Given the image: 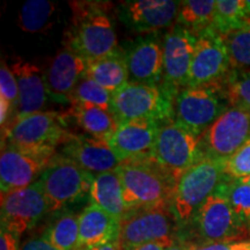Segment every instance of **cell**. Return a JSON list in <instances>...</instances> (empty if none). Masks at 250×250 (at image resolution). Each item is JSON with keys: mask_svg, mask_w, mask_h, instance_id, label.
Instances as JSON below:
<instances>
[{"mask_svg": "<svg viewBox=\"0 0 250 250\" xmlns=\"http://www.w3.org/2000/svg\"><path fill=\"white\" fill-rule=\"evenodd\" d=\"M223 83L186 87L176 95L174 121L201 137L225 111L229 109Z\"/></svg>", "mask_w": 250, "mask_h": 250, "instance_id": "obj_5", "label": "cell"}, {"mask_svg": "<svg viewBox=\"0 0 250 250\" xmlns=\"http://www.w3.org/2000/svg\"><path fill=\"white\" fill-rule=\"evenodd\" d=\"M220 37L227 49L232 67L250 71V21Z\"/></svg>", "mask_w": 250, "mask_h": 250, "instance_id": "obj_31", "label": "cell"}, {"mask_svg": "<svg viewBox=\"0 0 250 250\" xmlns=\"http://www.w3.org/2000/svg\"><path fill=\"white\" fill-rule=\"evenodd\" d=\"M2 133L6 146L20 148L55 147L73 134L66 130L64 116L55 111H41L9 124Z\"/></svg>", "mask_w": 250, "mask_h": 250, "instance_id": "obj_8", "label": "cell"}, {"mask_svg": "<svg viewBox=\"0 0 250 250\" xmlns=\"http://www.w3.org/2000/svg\"><path fill=\"white\" fill-rule=\"evenodd\" d=\"M68 116L76 121L83 132L99 139L108 140L120 125L111 110L87 103H71Z\"/></svg>", "mask_w": 250, "mask_h": 250, "instance_id": "obj_23", "label": "cell"}, {"mask_svg": "<svg viewBox=\"0 0 250 250\" xmlns=\"http://www.w3.org/2000/svg\"><path fill=\"white\" fill-rule=\"evenodd\" d=\"M153 160L177 180L184 171L203 160L199 137L177 122H166L159 127Z\"/></svg>", "mask_w": 250, "mask_h": 250, "instance_id": "obj_7", "label": "cell"}, {"mask_svg": "<svg viewBox=\"0 0 250 250\" xmlns=\"http://www.w3.org/2000/svg\"><path fill=\"white\" fill-rule=\"evenodd\" d=\"M177 219L168 206L138 208L125 213L121 220L118 246L133 250L146 243L173 239Z\"/></svg>", "mask_w": 250, "mask_h": 250, "instance_id": "obj_10", "label": "cell"}, {"mask_svg": "<svg viewBox=\"0 0 250 250\" xmlns=\"http://www.w3.org/2000/svg\"><path fill=\"white\" fill-rule=\"evenodd\" d=\"M116 171L126 212L171 204L176 179L153 159L124 162Z\"/></svg>", "mask_w": 250, "mask_h": 250, "instance_id": "obj_1", "label": "cell"}, {"mask_svg": "<svg viewBox=\"0 0 250 250\" xmlns=\"http://www.w3.org/2000/svg\"><path fill=\"white\" fill-rule=\"evenodd\" d=\"M167 250H189V243L174 242Z\"/></svg>", "mask_w": 250, "mask_h": 250, "instance_id": "obj_41", "label": "cell"}, {"mask_svg": "<svg viewBox=\"0 0 250 250\" xmlns=\"http://www.w3.org/2000/svg\"><path fill=\"white\" fill-rule=\"evenodd\" d=\"M192 221L197 235L204 243H227L246 232L219 188L203 203Z\"/></svg>", "mask_w": 250, "mask_h": 250, "instance_id": "obj_13", "label": "cell"}, {"mask_svg": "<svg viewBox=\"0 0 250 250\" xmlns=\"http://www.w3.org/2000/svg\"><path fill=\"white\" fill-rule=\"evenodd\" d=\"M0 99H4L13 107V110L18 103L19 88L13 71L5 61L1 62L0 68Z\"/></svg>", "mask_w": 250, "mask_h": 250, "instance_id": "obj_35", "label": "cell"}, {"mask_svg": "<svg viewBox=\"0 0 250 250\" xmlns=\"http://www.w3.org/2000/svg\"><path fill=\"white\" fill-rule=\"evenodd\" d=\"M55 147L2 148L0 155L1 193L23 189L36 182L55 158Z\"/></svg>", "mask_w": 250, "mask_h": 250, "instance_id": "obj_11", "label": "cell"}, {"mask_svg": "<svg viewBox=\"0 0 250 250\" xmlns=\"http://www.w3.org/2000/svg\"><path fill=\"white\" fill-rule=\"evenodd\" d=\"M86 72V61L73 50L65 48L55 56L45 73L49 96L62 103H71L76 87Z\"/></svg>", "mask_w": 250, "mask_h": 250, "instance_id": "obj_20", "label": "cell"}, {"mask_svg": "<svg viewBox=\"0 0 250 250\" xmlns=\"http://www.w3.org/2000/svg\"><path fill=\"white\" fill-rule=\"evenodd\" d=\"M175 96L161 85L129 83L112 94L110 110L118 123L148 120L164 124L173 121Z\"/></svg>", "mask_w": 250, "mask_h": 250, "instance_id": "obj_3", "label": "cell"}, {"mask_svg": "<svg viewBox=\"0 0 250 250\" xmlns=\"http://www.w3.org/2000/svg\"><path fill=\"white\" fill-rule=\"evenodd\" d=\"M221 83L230 107L250 111V71L232 68Z\"/></svg>", "mask_w": 250, "mask_h": 250, "instance_id": "obj_32", "label": "cell"}, {"mask_svg": "<svg viewBox=\"0 0 250 250\" xmlns=\"http://www.w3.org/2000/svg\"><path fill=\"white\" fill-rule=\"evenodd\" d=\"M197 39L196 35L177 23L165 35L162 42L164 72L160 85L175 98L181 89L188 86Z\"/></svg>", "mask_w": 250, "mask_h": 250, "instance_id": "obj_12", "label": "cell"}, {"mask_svg": "<svg viewBox=\"0 0 250 250\" xmlns=\"http://www.w3.org/2000/svg\"><path fill=\"white\" fill-rule=\"evenodd\" d=\"M61 154L76 162L94 176L116 170L123 164L107 140L94 137L73 134L62 144Z\"/></svg>", "mask_w": 250, "mask_h": 250, "instance_id": "obj_19", "label": "cell"}, {"mask_svg": "<svg viewBox=\"0 0 250 250\" xmlns=\"http://www.w3.org/2000/svg\"><path fill=\"white\" fill-rule=\"evenodd\" d=\"M230 250H250V242L235 243L230 247Z\"/></svg>", "mask_w": 250, "mask_h": 250, "instance_id": "obj_42", "label": "cell"}, {"mask_svg": "<svg viewBox=\"0 0 250 250\" xmlns=\"http://www.w3.org/2000/svg\"><path fill=\"white\" fill-rule=\"evenodd\" d=\"M243 180H245V181H246V182H247V183H248V184H249V186H250V176H248V177H246V179H243Z\"/></svg>", "mask_w": 250, "mask_h": 250, "instance_id": "obj_43", "label": "cell"}, {"mask_svg": "<svg viewBox=\"0 0 250 250\" xmlns=\"http://www.w3.org/2000/svg\"><path fill=\"white\" fill-rule=\"evenodd\" d=\"M89 195L93 204L98 205L101 210L116 220L121 221L126 213L123 201V189L116 170L96 175Z\"/></svg>", "mask_w": 250, "mask_h": 250, "instance_id": "obj_25", "label": "cell"}, {"mask_svg": "<svg viewBox=\"0 0 250 250\" xmlns=\"http://www.w3.org/2000/svg\"><path fill=\"white\" fill-rule=\"evenodd\" d=\"M225 174L232 179L250 176V142L225 160Z\"/></svg>", "mask_w": 250, "mask_h": 250, "instance_id": "obj_34", "label": "cell"}, {"mask_svg": "<svg viewBox=\"0 0 250 250\" xmlns=\"http://www.w3.org/2000/svg\"><path fill=\"white\" fill-rule=\"evenodd\" d=\"M219 190L226 196L230 208L240 225L250 227V186L243 179H232L226 176Z\"/></svg>", "mask_w": 250, "mask_h": 250, "instance_id": "obj_30", "label": "cell"}, {"mask_svg": "<svg viewBox=\"0 0 250 250\" xmlns=\"http://www.w3.org/2000/svg\"><path fill=\"white\" fill-rule=\"evenodd\" d=\"M174 242L175 241L173 239L161 240V241L146 243V245L137 247V248L133 249V250H167L171 245H173Z\"/></svg>", "mask_w": 250, "mask_h": 250, "instance_id": "obj_38", "label": "cell"}, {"mask_svg": "<svg viewBox=\"0 0 250 250\" xmlns=\"http://www.w3.org/2000/svg\"><path fill=\"white\" fill-rule=\"evenodd\" d=\"M105 2H71L73 22L67 33L66 48L73 50L86 62L99 59L117 51V35Z\"/></svg>", "mask_w": 250, "mask_h": 250, "instance_id": "obj_2", "label": "cell"}, {"mask_svg": "<svg viewBox=\"0 0 250 250\" xmlns=\"http://www.w3.org/2000/svg\"><path fill=\"white\" fill-rule=\"evenodd\" d=\"M121 221L105 213L98 205L90 204L79 215V246H104L117 242Z\"/></svg>", "mask_w": 250, "mask_h": 250, "instance_id": "obj_22", "label": "cell"}, {"mask_svg": "<svg viewBox=\"0 0 250 250\" xmlns=\"http://www.w3.org/2000/svg\"><path fill=\"white\" fill-rule=\"evenodd\" d=\"M228 243H203V245H190L189 250H230Z\"/></svg>", "mask_w": 250, "mask_h": 250, "instance_id": "obj_39", "label": "cell"}, {"mask_svg": "<svg viewBox=\"0 0 250 250\" xmlns=\"http://www.w3.org/2000/svg\"><path fill=\"white\" fill-rule=\"evenodd\" d=\"M43 237L58 250H79V217L70 212L61 215Z\"/></svg>", "mask_w": 250, "mask_h": 250, "instance_id": "obj_29", "label": "cell"}, {"mask_svg": "<svg viewBox=\"0 0 250 250\" xmlns=\"http://www.w3.org/2000/svg\"><path fill=\"white\" fill-rule=\"evenodd\" d=\"M132 83L160 85L164 72V49L156 37L140 40L125 55Z\"/></svg>", "mask_w": 250, "mask_h": 250, "instance_id": "obj_21", "label": "cell"}, {"mask_svg": "<svg viewBox=\"0 0 250 250\" xmlns=\"http://www.w3.org/2000/svg\"><path fill=\"white\" fill-rule=\"evenodd\" d=\"M250 21V13L245 0L215 1L213 30L219 35L236 29Z\"/></svg>", "mask_w": 250, "mask_h": 250, "instance_id": "obj_28", "label": "cell"}, {"mask_svg": "<svg viewBox=\"0 0 250 250\" xmlns=\"http://www.w3.org/2000/svg\"><path fill=\"white\" fill-rule=\"evenodd\" d=\"M215 1L213 0H184L179 2L176 23L199 37L213 29Z\"/></svg>", "mask_w": 250, "mask_h": 250, "instance_id": "obj_26", "label": "cell"}, {"mask_svg": "<svg viewBox=\"0 0 250 250\" xmlns=\"http://www.w3.org/2000/svg\"><path fill=\"white\" fill-rule=\"evenodd\" d=\"M20 250H58L55 248L51 243H49L44 237H33V239L27 240L22 246L20 247Z\"/></svg>", "mask_w": 250, "mask_h": 250, "instance_id": "obj_37", "label": "cell"}, {"mask_svg": "<svg viewBox=\"0 0 250 250\" xmlns=\"http://www.w3.org/2000/svg\"><path fill=\"white\" fill-rule=\"evenodd\" d=\"M0 250H20L19 248V235L11 230L1 227L0 232Z\"/></svg>", "mask_w": 250, "mask_h": 250, "instance_id": "obj_36", "label": "cell"}, {"mask_svg": "<svg viewBox=\"0 0 250 250\" xmlns=\"http://www.w3.org/2000/svg\"><path fill=\"white\" fill-rule=\"evenodd\" d=\"M247 6H248V9H249V13H250V0H247Z\"/></svg>", "mask_w": 250, "mask_h": 250, "instance_id": "obj_44", "label": "cell"}, {"mask_svg": "<svg viewBox=\"0 0 250 250\" xmlns=\"http://www.w3.org/2000/svg\"><path fill=\"white\" fill-rule=\"evenodd\" d=\"M232 62L220 35L213 29L197 39L187 87L220 83L232 71Z\"/></svg>", "mask_w": 250, "mask_h": 250, "instance_id": "obj_14", "label": "cell"}, {"mask_svg": "<svg viewBox=\"0 0 250 250\" xmlns=\"http://www.w3.org/2000/svg\"><path fill=\"white\" fill-rule=\"evenodd\" d=\"M225 161L203 159L181 175L175 186L173 212L177 221L187 224L192 220L206 199L226 179Z\"/></svg>", "mask_w": 250, "mask_h": 250, "instance_id": "obj_4", "label": "cell"}, {"mask_svg": "<svg viewBox=\"0 0 250 250\" xmlns=\"http://www.w3.org/2000/svg\"><path fill=\"white\" fill-rule=\"evenodd\" d=\"M250 142V111L230 107L199 137L203 159L227 160Z\"/></svg>", "mask_w": 250, "mask_h": 250, "instance_id": "obj_9", "label": "cell"}, {"mask_svg": "<svg viewBox=\"0 0 250 250\" xmlns=\"http://www.w3.org/2000/svg\"><path fill=\"white\" fill-rule=\"evenodd\" d=\"M85 76L110 93H116L129 83L126 57L121 52L86 62Z\"/></svg>", "mask_w": 250, "mask_h": 250, "instance_id": "obj_24", "label": "cell"}, {"mask_svg": "<svg viewBox=\"0 0 250 250\" xmlns=\"http://www.w3.org/2000/svg\"><path fill=\"white\" fill-rule=\"evenodd\" d=\"M111 100L112 93H110L105 88H103L98 83H95L89 77L83 74V77L81 78L79 83L76 87L73 96H72L71 103H87V104L98 105V107L110 110Z\"/></svg>", "mask_w": 250, "mask_h": 250, "instance_id": "obj_33", "label": "cell"}, {"mask_svg": "<svg viewBox=\"0 0 250 250\" xmlns=\"http://www.w3.org/2000/svg\"><path fill=\"white\" fill-rule=\"evenodd\" d=\"M79 250H121L118 242H112L104 246H96V247H86V248H80Z\"/></svg>", "mask_w": 250, "mask_h": 250, "instance_id": "obj_40", "label": "cell"}, {"mask_svg": "<svg viewBox=\"0 0 250 250\" xmlns=\"http://www.w3.org/2000/svg\"><path fill=\"white\" fill-rule=\"evenodd\" d=\"M56 5L48 0H28L19 14V27L30 34L44 33L52 26Z\"/></svg>", "mask_w": 250, "mask_h": 250, "instance_id": "obj_27", "label": "cell"}, {"mask_svg": "<svg viewBox=\"0 0 250 250\" xmlns=\"http://www.w3.org/2000/svg\"><path fill=\"white\" fill-rule=\"evenodd\" d=\"M179 2L171 0H134L118 6L124 24L139 33H154L171 26L177 19Z\"/></svg>", "mask_w": 250, "mask_h": 250, "instance_id": "obj_18", "label": "cell"}, {"mask_svg": "<svg viewBox=\"0 0 250 250\" xmlns=\"http://www.w3.org/2000/svg\"><path fill=\"white\" fill-rule=\"evenodd\" d=\"M11 68L18 83L19 99L8 125L42 111L49 96L45 73L39 66L18 58L12 62Z\"/></svg>", "mask_w": 250, "mask_h": 250, "instance_id": "obj_17", "label": "cell"}, {"mask_svg": "<svg viewBox=\"0 0 250 250\" xmlns=\"http://www.w3.org/2000/svg\"><path fill=\"white\" fill-rule=\"evenodd\" d=\"M161 124L148 120H134L118 125L107 142L123 162L143 161L153 158V151Z\"/></svg>", "mask_w": 250, "mask_h": 250, "instance_id": "obj_16", "label": "cell"}, {"mask_svg": "<svg viewBox=\"0 0 250 250\" xmlns=\"http://www.w3.org/2000/svg\"><path fill=\"white\" fill-rule=\"evenodd\" d=\"M49 212V206L39 181L23 189L1 193V227L19 236Z\"/></svg>", "mask_w": 250, "mask_h": 250, "instance_id": "obj_15", "label": "cell"}, {"mask_svg": "<svg viewBox=\"0 0 250 250\" xmlns=\"http://www.w3.org/2000/svg\"><path fill=\"white\" fill-rule=\"evenodd\" d=\"M94 177L66 156L56 154L37 181L42 186L49 212H52L90 192Z\"/></svg>", "mask_w": 250, "mask_h": 250, "instance_id": "obj_6", "label": "cell"}]
</instances>
